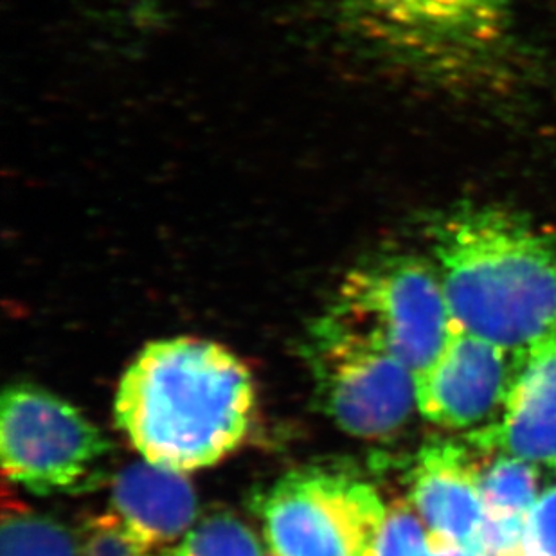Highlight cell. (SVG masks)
Wrapping results in <instances>:
<instances>
[{
  "label": "cell",
  "instance_id": "20",
  "mask_svg": "<svg viewBox=\"0 0 556 556\" xmlns=\"http://www.w3.org/2000/svg\"><path fill=\"white\" fill-rule=\"evenodd\" d=\"M112 2L130 10L134 15L147 16L159 10V5L163 4L164 0H112Z\"/></svg>",
  "mask_w": 556,
  "mask_h": 556
},
{
  "label": "cell",
  "instance_id": "6",
  "mask_svg": "<svg viewBox=\"0 0 556 556\" xmlns=\"http://www.w3.org/2000/svg\"><path fill=\"white\" fill-rule=\"evenodd\" d=\"M317 407L357 438H382L409 420L416 375L407 364L328 315L315 320L305 344Z\"/></svg>",
  "mask_w": 556,
  "mask_h": 556
},
{
  "label": "cell",
  "instance_id": "11",
  "mask_svg": "<svg viewBox=\"0 0 556 556\" xmlns=\"http://www.w3.org/2000/svg\"><path fill=\"white\" fill-rule=\"evenodd\" d=\"M112 511L142 541L161 547L188 535L197 497L185 472L152 463H134L114 479Z\"/></svg>",
  "mask_w": 556,
  "mask_h": 556
},
{
  "label": "cell",
  "instance_id": "18",
  "mask_svg": "<svg viewBox=\"0 0 556 556\" xmlns=\"http://www.w3.org/2000/svg\"><path fill=\"white\" fill-rule=\"evenodd\" d=\"M526 546L539 556H556V489L541 495L528 515Z\"/></svg>",
  "mask_w": 556,
  "mask_h": 556
},
{
  "label": "cell",
  "instance_id": "17",
  "mask_svg": "<svg viewBox=\"0 0 556 556\" xmlns=\"http://www.w3.org/2000/svg\"><path fill=\"white\" fill-rule=\"evenodd\" d=\"M528 515L486 511L479 552L483 556H509L526 546Z\"/></svg>",
  "mask_w": 556,
  "mask_h": 556
},
{
  "label": "cell",
  "instance_id": "21",
  "mask_svg": "<svg viewBox=\"0 0 556 556\" xmlns=\"http://www.w3.org/2000/svg\"><path fill=\"white\" fill-rule=\"evenodd\" d=\"M509 556H539V555H535V553L530 552V549H528V546H525V547H522V549H519V552H515L514 555H509Z\"/></svg>",
  "mask_w": 556,
  "mask_h": 556
},
{
  "label": "cell",
  "instance_id": "9",
  "mask_svg": "<svg viewBox=\"0 0 556 556\" xmlns=\"http://www.w3.org/2000/svg\"><path fill=\"white\" fill-rule=\"evenodd\" d=\"M470 441L484 452L556 467V337L519 355L503 415Z\"/></svg>",
  "mask_w": 556,
  "mask_h": 556
},
{
  "label": "cell",
  "instance_id": "15",
  "mask_svg": "<svg viewBox=\"0 0 556 556\" xmlns=\"http://www.w3.org/2000/svg\"><path fill=\"white\" fill-rule=\"evenodd\" d=\"M79 556H166L137 536L114 511L94 515L78 530Z\"/></svg>",
  "mask_w": 556,
  "mask_h": 556
},
{
  "label": "cell",
  "instance_id": "3",
  "mask_svg": "<svg viewBox=\"0 0 556 556\" xmlns=\"http://www.w3.org/2000/svg\"><path fill=\"white\" fill-rule=\"evenodd\" d=\"M520 0H337L348 31L378 60L426 84L490 73L514 37Z\"/></svg>",
  "mask_w": 556,
  "mask_h": 556
},
{
  "label": "cell",
  "instance_id": "12",
  "mask_svg": "<svg viewBox=\"0 0 556 556\" xmlns=\"http://www.w3.org/2000/svg\"><path fill=\"white\" fill-rule=\"evenodd\" d=\"M0 556H79L78 533L49 515L13 506L2 515Z\"/></svg>",
  "mask_w": 556,
  "mask_h": 556
},
{
  "label": "cell",
  "instance_id": "19",
  "mask_svg": "<svg viewBox=\"0 0 556 556\" xmlns=\"http://www.w3.org/2000/svg\"><path fill=\"white\" fill-rule=\"evenodd\" d=\"M432 553L434 556H481L479 553L468 549V547L457 544L448 536L440 535V533H432L431 531Z\"/></svg>",
  "mask_w": 556,
  "mask_h": 556
},
{
  "label": "cell",
  "instance_id": "7",
  "mask_svg": "<svg viewBox=\"0 0 556 556\" xmlns=\"http://www.w3.org/2000/svg\"><path fill=\"white\" fill-rule=\"evenodd\" d=\"M0 452L5 476L43 495L84 483L111 441L59 396L16 383L0 402Z\"/></svg>",
  "mask_w": 556,
  "mask_h": 556
},
{
  "label": "cell",
  "instance_id": "10",
  "mask_svg": "<svg viewBox=\"0 0 556 556\" xmlns=\"http://www.w3.org/2000/svg\"><path fill=\"white\" fill-rule=\"evenodd\" d=\"M479 473L465 446L434 441L421 448L410 470L409 497L429 531L481 555L479 536L486 508Z\"/></svg>",
  "mask_w": 556,
  "mask_h": 556
},
{
  "label": "cell",
  "instance_id": "14",
  "mask_svg": "<svg viewBox=\"0 0 556 556\" xmlns=\"http://www.w3.org/2000/svg\"><path fill=\"white\" fill-rule=\"evenodd\" d=\"M168 556H262L257 539L235 515L215 514L193 526Z\"/></svg>",
  "mask_w": 556,
  "mask_h": 556
},
{
  "label": "cell",
  "instance_id": "2",
  "mask_svg": "<svg viewBox=\"0 0 556 556\" xmlns=\"http://www.w3.org/2000/svg\"><path fill=\"white\" fill-rule=\"evenodd\" d=\"M254 383L240 358L215 342L177 337L148 344L126 369L117 426L144 462L175 472L211 467L251 426Z\"/></svg>",
  "mask_w": 556,
  "mask_h": 556
},
{
  "label": "cell",
  "instance_id": "1",
  "mask_svg": "<svg viewBox=\"0 0 556 556\" xmlns=\"http://www.w3.org/2000/svg\"><path fill=\"white\" fill-rule=\"evenodd\" d=\"M435 268L459 328L522 355L556 337V243L530 216L462 202L429 226Z\"/></svg>",
  "mask_w": 556,
  "mask_h": 556
},
{
  "label": "cell",
  "instance_id": "5",
  "mask_svg": "<svg viewBox=\"0 0 556 556\" xmlns=\"http://www.w3.org/2000/svg\"><path fill=\"white\" fill-rule=\"evenodd\" d=\"M256 509L276 556H369L388 515L371 484L326 467L285 473Z\"/></svg>",
  "mask_w": 556,
  "mask_h": 556
},
{
  "label": "cell",
  "instance_id": "13",
  "mask_svg": "<svg viewBox=\"0 0 556 556\" xmlns=\"http://www.w3.org/2000/svg\"><path fill=\"white\" fill-rule=\"evenodd\" d=\"M479 486L486 511L530 515L539 501V473L520 457L497 459L479 473Z\"/></svg>",
  "mask_w": 556,
  "mask_h": 556
},
{
  "label": "cell",
  "instance_id": "16",
  "mask_svg": "<svg viewBox=\"0 0 556 556\" xmlns=\"http://www.w3.org/2000/svg\"><path fill=\"white\" fill-rule=\"evenodd\" d=\"M369 556H434L431 531L413 506L399 501L388 508Z\"/></svg>",
  "mask_w": 556,
  "mask_h": 556
},
{
  "label": "cell",
  "instance_id": "8",
  "mask_svg": "<svg viewBox=\"0 0 556 556\" xmlns=\"http://www.w3.org/2000/svg\"><path fill=\"white\" fill-rule=\"evenodd\" d=\"M454 325L434 363L416 377L418 409L435 426H478L503 407L514 382L519 355Z\"/></svg>",
  "mask_w": 556,
  "mask_h": 556
},
{
  "label": "cell",
  "instance_id": "22",
  "mask_svg": "<svg viewBox=\"0 0 556 556\" xmlns=\"http://www.w3.org/2000/svg\"><path fill=\"white\" fill-rule=\"evenodd\" d=\"M273 556H276V555H273Z\"/></svg>",
  "mask_w": 556,
  "mask_h": 556
},
{
  "label": "cell",
  "instance_id": "4",
  "mask_svg": "<svg viewBox=\"0 0 556 556\" xmlns=\"http://www.w3.org/2000/svg\"><path fill=\"white\" fill-rule=\"evenodd\" d=\"M326 315L400 358L416 377L440 357L456 325L434 263L407 252L358 263Z\"/></svg>",
  "mask_w": 556,
  "mask_h": 556
}]
</instances>
